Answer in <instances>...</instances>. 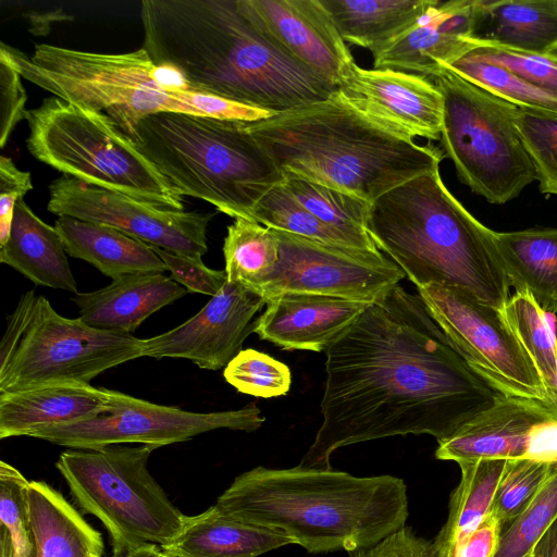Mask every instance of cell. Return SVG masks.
I'll return each mask as SVG.
<instances>
[{"label":"cell","instance_id":"6da1fadb","mask_svg":"<svg viewBox=\"0 0 557 557\" xmlns=\"http://www.w3.org/2000/svg\"><path fill=\"white\" fill-rule=\"evenodd\" d=\"M322 423L298 466L384 437L454 435L503 396L463 360L419 294L396 285L325 350Z\"/></svg>","mask_w":557,"mask_h":557},{"label":"cell","instance_id":"7a4b0ae2","mask_svg":"<svg viewBox=\"0 0 557 557\" xmlns=\"http://www.w3.org/2000/svg\"><path fill=\"white\" fill-rule=\"evenodd\" d=\"M143 48L194 91L280 113L330 98L329 85L269 40L238 0H144Z\"/></svg>","mask_w":557,"mask_h":557},{"label":"cell","instance_id":"3957f363","mask_svg":"<svg viewBox=\"0 0 557 557\" xmlns=\"http://www.w3.org/2000/svg\"><path fill=\"white\" fill-rule=\"evenodd\" d=\"M214 506L233 519L278 531L312 554L367 548L408 518L400 478L300 466L243 472Z\"/></svg>","mask_w":557,"mask_h":557},{"label":"cell","instance_id":"277c9868","mask_svg":"<svg viewBox=\"0 0 557 557\" xmlns=\"http://www.w3.org/2000/svg\"><path fill=\"white\" fill-rule=\"evenodd\" d=\"M283 176L333 187L373 203L440 168L442 149L394 135L347 103L327 99L248 122Z\"/></svg>","mask_w":557,"mask_h":557},{"label":"cell","instance_id":"5b68a950","mask_svg":"<svg viewBox=\"0 0 557 557\" xmlns=\"http://www.w3.org/2000/svg\"><path fill=\"white\" fill-rule=\"evenodd\" d=\"M367 232L418 287H456L504 311L509 278L494 233L445 186L440 168L377 198Z\"/></svg>","mask_w":557,"mask_h":557},{"label":"cell","instance_id":"8992f818","mask_svg":"<svg viewBox=\"0 0 557 557\" xmlns=\"http://www.w3.org/2000/svg\"><path fill=\"white\" fill-rule=\"evenodd\" d=\"M0 57L23 78L54 97L97 111L106 110L132 139L139 121L158 113L245 122L273 114L193 91L178 69L156 64L143 47L132 52L101 53L39 44L29 57L1 42Z\"/></svg>","mask_w":557,"mask_h":557},{"label":"cell","instance_id":"52a82bcc","mask_svg":"<svg viewBox=\"0 0 557 557\" xmlns=\"http://www.w3.org/2000/svg\"><path fill=\"white\" fill-rule=\"evenodd\" d=\"M134 140L182 196L252 221L258 202L284 176L248 122L183 113L139 121Z\"/></svg>","mask_w":557,"mask_h":557},{"label":"cell","instance_id":"ba28073f","mask_svg":"<svg viewBox=\"0 0 557 557\" xmlns=\"http://www.w3.org/2000/svg\"><path fill=\"white\" fill-rule=\"evenodd\" d=\"M25 120L27 149L40 162L86 184L184 210V196L107 113L52 96Z\"/></svg>","mask_w":557,"mask_h":557},{"label":"cell","instance_id":"9c48e42d","mask_svg":"<svg viewBox=\"0 0 557 557\" xmlns=\"http://www.w3.org/2000/svg\"><path fill=\"white\" fill-rule=\"evenodd\" d=\"M156 448L109 445L61 453L55 468L77 505L107 529L113 557L148 545H165L180 532L184 516L148 469Z\"/></svg>","mask_w":557,"mask_h":557},{"label":"cell","instance_id":"30bf717a","mask_svg":"<svg viewBox=\"0 0 557 557\" xmlns=\"http://www.w3.org/2000/svg\"><path fill=\"white\" fill-rule=\"evenodd\" d=\"M431 81L444 98L441 146L459 181L490 203L504 205L534 181L516 107L443 67Z\"/></svg>","mask_w":557,"mask_h":557},{"label":"cell","instance_id":"8fae6325","mask_svg":"<svg viewBox=\"0 0 557 557\" xmlns=\"http://www.w3.org/2000/svg\"><path fill=\"white\" fill-rule=\"evenodd\" d=\"M139 357L143 339L60 315L46 297L38 296L15 352L0 368V393L53 383H89Z\"/></svg>","mask_w":557,"mask_h":557},{"label":"cell","instance_id":"7c38bea8","mask_svg":"<svg viewBox=\"0 0 557 557\" xmlns=\"http://www.w3.org/2000/svg\"><path fill=\"white\" fill-rule=\"evenodd\" d=\"M467 364L504 396L549 404V393L504 311L444 285L417 288Z\"/></svg>","mask_w":557,"mask_h":557},{"label":"cell","instance_id":"4fadbf2b","mask_svg":"<svg viewBox=\"0 0 557 557\" xmlns=\"http://www.w3.org/2000/svg\"><path fill=\"white\" fill-rule=\"evenodd\" d=\"M264 420L253 403L236 410L193 412L110 389L107 410L73 424L37 430L30 437L75 449L126 443L157 449L220 429L253 432Z\"/></svg>","mask_w":557,"mask_h":557},{"label":"cell","instance_id":"5bb4252c","mask_svg":"<svg viewBox=\"0 0 557 557\" xmlns=\"http://www.w3.org/2000/svg\"><path fill=\"white\" fill-rule=\"evenodd\" d=\"M273 232L278 243V260L257 287L267 300L281 294L297 293L371 304L406 276L380 250H362Z\"/></svg>","mask_w":557,"mask_h":557},{"label":"cell","instance_id":"9a60e30c","mask_svg":"<svg viewBox=\"0 0 557 557\" xmlns=\"http://www.w3.org/2000/svg\"><path fill=\"white\" fill-rule=\"evenodd\" d=\"M49 212L114 227L165 250L201 259L213 213L174 210L62 174L49 185Z\"/></svg>","mask_w":557,"mask_h":557},{"label":"cell","instance_id":"2e32d148","mask_svg":"<svg viewBox=\"0 0 557 557\" xmlns=\"http://www.w3.org/2000/svg\"><path fill=\"white\" fill-rule=\"evenodd\" d=\"M435 457L458 466L481 459H531L557 466V409L503 395L440 442Z\"/></svg>","mask_w":557,"mask_h":557},{"label":"cell","instance_id":"e0dca14e","mask_svg":"<svg viewBox=\"0 0 557 557\" xmlns=\"http://www.w3.org/2000/svg\"><path fill=\"white\" fill-rule=\"evenodd\" d=\"M267 304L259 292L227 282L181 325L143 339V357L184 358L205 370H220L242 350L255 314Z\"/></svg>","mask_w":557,"mask_h":557},{"label":"cell","instance_id":"ac0fdd59","mask_svg":"<svg viewBox=\"0 0 557 557\" xmlns=\"http://www.w3.org/2000/svg\"><path fill=\"white\" fill-rule=\"evenodd\" d=\"M336 90L368 120L394 135L408 140L441 138L444 98L429 78L393 70H367L354 62Z\"/></svg>","mask_w":557,"mask_h":557},{"label":"cell","instance_id":"d6986e66","mask_svg":"<svg viewBox=\"0 0 557 557\" xmlns=\"http://www.w3.org/2000/svg\"><path fill=\"white\" fill-rule=\"evenodd\" d=\"M238 4L269 40L337 89L355 59L322 0H238Z\"/></svg>","mask_w":557,"mask_h":557},{"label":"cell","instance_id":"ffe728a7","mask_svg":"<svg viewBox=\"0 0 557 557\" xmlns=\"http://www.w3.org/2000/svg\"><path fill=\"white\" fill-rule=\"evenodd\" d=\"M476 0L438 1L403 36L373 54V69L431 78L475 48Z\"/></svg>","mask_w":557,"mask_h":557},{"label":"cell","instance_id":"44dd1931","mask_svg":"<svg viewBox=\"0 0 557 557\" xmlns=\"http://www.w3.org/2000/svg\"><path fill=\"white\" fill-rule=\"evenodd\" d=\"M369 305L325 295L281 294L267 300L252 333L285 350L325 351Z\"/></svg>","mask_w":557,"mask_h":557},{"label":"cell","instance_id":"7402d4cb","mask_svg":"<svg viewBox=\"0 0 557 557\" xmlns=\"http://www.w3.org/2000/svg\"><path fill=\"white\" fill-rule=\"evenodd\" d=\"M109 401L110 389L81 382L0 393V438L90 419L107 410Z\"/></svg>","mask_w":557,"mask_h":557},{"label":"cell","instance_id":"603a6c76","mask_svg":"<svg viewBox=\"0 0 557 557\" xmlns=\"http://www.w3.org/2000/svg\"><path fill=\"white\" fill-rule=\"evenodd\" d=\"M188 292L163 273L134 274L71 298L88 325L132 334L152 313Z\"/></svg>","mask_w":557,"mask_h":557},{"label":"cell","instance_id":"cb8c5ba5","mask_svg":"<svg viewBox=\"0 0 557 557\" xmlns=\"http://www.w3.org/2000/svg\"><path fill=\"white\" fill-rule=\"evenodd\" d=\"M289 544L278 531L233 519L212 506L185 515L176 536L160 547L168 557H258Z\"/></svg>","mask_w":557,"mask_h":557},{"label":"cell","instance_id":"d4e9b609","mask_svg":"<svg viewBox=\"0 0 557 557\" xmlns=\"http://www.w3.org/2000/svg\"><path fill=\"white\" fill-rule=\"evenodd\" d=\"M472 40L507 49L557 52V0H476Z\"/></svg>","mask_w":557,"mask_h":557},{"label":"cell","instance_id":"484cf974","mask_svg":"<svg viewBox=\"0 0 557 557\" xmlns=\"http://www.w3.org/2000/svg\"><path fill=\"white\" fill-rule=\"evenodd\" d=\"M54 227L70 257L88 262L112 280L168 271L149 244L114 227L65 215L59 216Z\"/></svg>","mask_w":557,"mask_h":557},{"label":"cell","instance_id":"4316f807","mask_svg":"<svg viewBox=\"0 0 557 557\" xmlns=\"http://www.w3.org/2000/svg\"><path fill=\"white\" fill-rule=\"evenodd\" d=\"M0 262L36 285L78 293L55 227L39 219L24 199L15 205L9 239L0 246Z\"/></svg>","mask_w":557,"mask_h":557},{"label":"cell","instance_id":"83f0119b","mask_svg":"<svg viewBox=\"0 0 557 557\" xmlns=\"http://www.w3.org/2000/svg\"><path fill=\"white\" fill-rule=\"evenodd\" d=\"M494 237L510 286L557 313V227L495 232Z\"/></svg>","mask_w":557,"mask_h":557},{"label":"cell","instance_id":"f1b7e54d","mask_svg":"<svg viewBox=\"0 0 557 557\" xmlns=\"http://www.w3.org/2000/svg\"><path fill=\"white\" fill-rule=\"evenodd\" d=\"M27 503L37 557H85L103 553L96 531L61 493L44 481H29Z\"/></svg>","mask_w":557,"mask_h":557},{"label":"cell","instance_id":"f546056e","mask_svg":"<svg viewBox=\"0 0 557 557\" xmlns=\"http://www.w3.org/2000/svg\"><path fill=\"white\" fill-rule=\"evenodd\" d=\"M435 0H322L350 45L372 55L411 29Z\"/></svg>","mask_w":557,"mask_h":557},{"label":"cell","instance_id":"4dcf8cb0","mask_svg":"<svg viewBox=\"0 0 557 557\" xmlns=\"http://www.w3.org/2000/svg\"><path fill=\"white\" fill-rule=\"evenodd\" d=\"M507 461L481 459L459 465L461 478L450 494L446 522L433 540L436 557H451L490 515Z\"/></svg>","mask_w":557,"mask_h":557},{"label":"cell","instance_id":"1f68e13d","mask_svg":"<svg viewBox=\"0 0 557 557\" xmlns=\"http://www.w3.org/2000/svg\"><path fill=\"white\" fill-rule=\"evenodd\" d=\"M282 183L308 211L344 236L352 247L379 250L367 232L370 201L300 177L284 176Z\"/></svg>","mask_w":557,"mask_h":557},{"label":"cell","instance_id":"d6a6232c","mask_svg":"<svg viewBox=\"0 0 557 557\" xmlns=\"http://www.w3.org/2000/svg\"><path fill=\"white\" fill-rule=\"evenodd\" d=\"M223 256L227 282L257 290L278 260V243L273 230L238 218L227 226Z\"/></svg>","mask_w":557,"mask_h":557},{"label":"cell","instance_id":"836d02e7","mask_svg":"<svg viewBox=\"0 0 557 557\" xmlns=\"http://www.w3.org/2000/svg\"><path fill=\"white\" fill-rule=\"evenodd\" d=\"M504 314L548 391L557 392V342L547 312L524 292L509 297Z\"/></svg>","mask_w":557,"mask_h":557},{"label":"cell","instance_id":"e575fe53","mask_svg":"<svg viewBox=\"0 0 557 557\" xmlns=\"http://www.w3.org/2000/svg\"><path fill=\"white\" fill-rule=\"evenodd\" d=\"M28 483L12 465L0 462V557H37L27 503Z\"/></svg>","mask_w":557,"mask_h":557},{"label":"cell","instance_id":"d590c367","mask_svg":"<svg viewBox=\"0 0 557 557\" xmlns=\"http://www.w3.org/2000/svg\"><path fill=\"white\" fill-rule=\"evenodd\" d=\"M256 221L271 230L282 231L332 245L352 247L310 211H308L283 185L273 187L256 206ZM355 248V247H354Z\"/></svg>","mask_w":557,"mask_h":557},{"label":"cell","instance_id":"8d00e7d4","mask_svg":"<svg viewBox=\"0 0 557 557\" xmlns=\"http://www.w3.org/2000/svg\"><path fill=\"white\" fill-rule=\"evenodd\" d=\"M465 79L517 107L557 113V96L540 89L498 65L466 55L448 66Z\"/></svg>","mask_w":557,"mask_h":557},{"label":"cell","instance_id":"74e56055","mask_svg":"<svg viewBox=\"0 0 557 557\" xmlns=\"http://www.w3.org/2000/svg\"><path fill=\"white\" fill-rule=\"evenodd\" d=\"M515 121L540 191L557 195V113L516 107Z\"/></svg>","mask_w":557,"mask_h":557},{"label":"cell","instance_id":"f35d334b","mask_svg":"<svg viewBox=\"0 0 557 557\" xmlns=\"http://www.w3.org/2000/svg\"><path fill=\"white\" fill-rule=\"evenodd\" d=\"M557 516V467L534 500L503 528L494 557H530Z\"/></svg>","mask_w":557,"mask_h":557},{"label":"cell","instance_id":"ab89813d","mask_svg":"<svg viewBox=\"0 0 557 557\" xmlns=\"http://www.w3.org/2000/svg\"><path fill=\"white\" fill-rule=\"evenodd\" d=\"M556 467L531 459L507 461L491 510L503 528L528 508Z\"/></svg>","mask_w":557,"mask_h":557},{"label":"cell","instance_id":"60d3db41","mask_svg":"<svg viewBox=\"0 0 557 557\" xmlns=\"http://www.w3.org/2000/svg\"><path fill=\"white\" fill-rule=\"evenodd\" d=\"M225 381L238 392L260 398L284 396L292 384L289 368L256 349H242L224 368Z\"/></svg>","mask_w":557,"mask_h":557},{"label":"cell","instance_id":"b9f144b4","mask_svg":"<svg viewBox=\"0 0 557 557\" xmlns=\"http://www.w3.org/2000/svg\"><path fill=\"white\" fill-rule=\"evenodd\" d=\"M465 55L504 67L529 84L557 96V53L539 54L475 44V48Z\"/></svg>","mask_w":557,"mask_h":557},{"label":"cell","instance_id":"7bdbcfd3","mask_svg":"<svg viewBox=\"0 0 557 557\" xmlns=\"http://www.w3.org/2000/svg\"><path fill=\"white\" fill-rule=\"evenodd\" d=\"M170 271V277L188 293L215 296L227 281L224 270H212L201 259L178 255L150 245Z\"/></svg>","mask_w":557,"mask_h":557},{"label":"cell","instance_id":"ee69618b","mask_svg":"<svg viewBox=\"0 0 557 557\" xmlns=\"http://www.w3.org/2000/svg\"><path fill=\"white\" fill-rule=\"evenodd\" d=\"M21 74L0 57V147L9 141L17 123L25 120L27 96Z\"/></svg>","mask_w":557,"mask_h":557},{"label":"cell","instance_id":"f6af8a7d","mask_svg":"<svg viewBox=\"0 0 557 557\" xmlns=\"http://www.w3.org/2000/svg\"><path fill=\"white\" fill-rule=\"evenodd\" d=\"M33 189L29 172L20 170L12 159L0 158V246L10 236L14 208L18 200Z\"/></svg>","mask_w":557,"mask_h":557},{"label":"cell","instance_id":"bcb514c9","mask_svg":"<svg viewBox=\"0 0 557 557\" xmlns=\"http://www.w3.org/2000/svg\"><path fill=\"white\" fill-rule=\"evenodd\" d=\"M349 557H436L433 541L418 536L404 525L372 546L349 553Z\"/></svg>","mask_w":557,"mask_h":557},{"label":"cell","instance_id":"7dc6e473","mask_svg":"<svg viewBox=\"0 0 557 557\" xmlns=\"http://www.w3.org/2000/svg\"><path fill=\"white\" fill-rule=\"evenodd\" d=\"M38 296L34 290L24 293L12 314L8 317V325L0 342V368H3L15 352L22 339Z\"/></svg>","mask_w":557,"mask_h":557},{"label":"cell","instance_id":"c3c4849f","mask_svg":"<svg viewBox=\"0 0 557 557\" xmlns=\"http://www.w3.org/2000/svg\"><path fill=\"white\" fill-rule=\"evenodd\" d=\"M530 557H557V516L535 545Z\"/></svg>","mask_w":557,"mask_h":557},{"label":"cell","instance_id":"681fc988","mask_svg":"<svg viewBox=\"0 0 557 557\" xmlns=\"http://www.w3.org/2000/svg\"><path fill=\"white\" fill-rule=\"evenodd\" d=\"M160 554L161 547L159 545L148 544L131 550L124 557H160Z\"/></svg>","mask_w":557,"mask_h":557},{"label":"cell","instance_id":"f907efd6","mask_svg":"<svg viewBox=\"0 0 557 557\" xmlns=\"http://www.w3.org/2000/svg\"><path fill=\"white\" fill-rule=\"evenodd\" d=\"M549 393V404H552L557 409V394L548 391Z\"/></svg>","mask_w":557,"mask_h":557},{"label":"cell","instance_id":"816d5d0a","mask_svg":"<svg viewBox=\"0 0 557 557\" xmlns=\"http://www.w3.org/2000/svg\"><path fill=\"white\" fill-rule=\"evenodd\" d=\"M101 556H102V554L90 552L85 557H101Z\"/></svg>","mask_w":557,"mask_h":557},{"label":"cell","instance_id":"f5cc1de1","mask_svg":"<svg viewBox=\"0 0 557 557\" xmlns=\"http://www.w3.org/2000/svg\"><path fill=\"white\" fill-rule=\"evenodd\" d=\"M160 557H168V556L161 550Z\"/></svg>","mask_w":557,"mask_h":557},{"label":"cell","instance_id":"db71d44e","mask_svg":"<svg viewBox=\"0 0 557 557\" xmlns=\"http://www.w3.org/2000/svg\"><path fill=\"white\" fill-rule=\"evenodd\" d=\"M555 394H557V392H554Z\"/></svg>","mask_w":557,"mask_h":557}]
</instances>
